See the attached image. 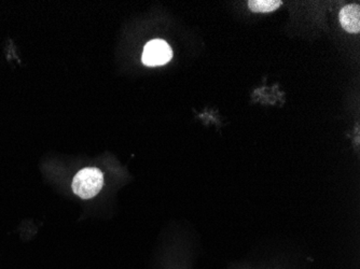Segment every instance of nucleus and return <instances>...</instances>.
Returning a JSON list of instances; mask_svg holds the SVG:
<instances>
[{
	"instance_id": "nucleus-4",
	"label": "nucleus",
	"mask_w": 360,
	"mask_h": 269,
	"mask_svg": "<svg viewBox=\"0 0 360 269\" xmlns=\"http://www.w3.org/2000/svg\"><path fill=\"white\" fill-rule=\"evenodd\" d=\"M282 6L280 0H252L248 3V7L255 13H268L275 11Z\"/></svg>"
},
{
	"instance_id": "nucleus-3",
	"label": "nucleus",
	"mask_w": 360,
	"mask_h": 269,
	"mask_svg": "<svg viewBox=\"0 0 360 269\" xmlns=\"http://www.w3.org/2000/svg\"><path fill=\"white\" fill-rule=\"evenodd\" d=\"M340 23L343 29L351 34L360 32V7L359 5H347L340 11Z\"/></svg>"
},
{
	"instance_id": "nucleus-1",
	"label": "nucleus",
	"mask_w": 360,
	"mask_h": 269,
	"mask_svg": "<svg viewBox=\"0 0 360 269\" xmlns=\"http://www.w3.org/2000/svg\"><path fill=\"white\" fill-rule=\"evenodd\" d=\"M104 187V175L98 168L88 167L79 171L72 180V191L79 197L90 199Z\"/></svg>"
},
{
	"instance_id": "nucleus-2",
	"label": "nucleus",
	"mask_w": 360,
	"mask_h": 269,
	"mask_svg": "<svg viewBox=\"0 0 360 269\" xmlns=\"http://www.w3.org/2000/svg\"><path fill=\"white\" fill-rule=\"evenodd\" d=\"M173 58L171 46L165 40L155 39L146 44L141 60L146 66L155 67L167 64Z\"/></svg>"
}]
</instances>
